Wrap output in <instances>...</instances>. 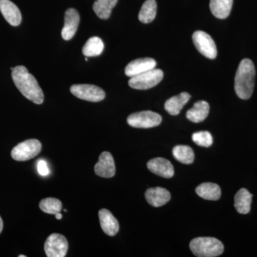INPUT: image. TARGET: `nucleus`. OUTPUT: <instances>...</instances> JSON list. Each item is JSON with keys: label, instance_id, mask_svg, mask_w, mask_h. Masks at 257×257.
<instances>
[{"label": "nucleus", "instance_id": "9", "mask_svg": "<svg viewBox=\"0 0 257 257\" xmlns=\"http://www.w3.org/2000/svg\"><path fill=\"white\" fill-rule=\"evenodd\" d=\"M68 251V242L60 234H52L49 236L45 243V251L48 257H64Z\"/></svg>", "mask_w": 257, "mask_h": 257}, {"label": "nucleus", "instance_id": "32", "mask_svg": "<svg viewBox=\"0 0 257 257\" xmlns=\"http://www.w3.org/2000/svg\"><path fill=\"white\" fill-rule=\"evenodd\" d=\"M85 60H86V61H87H87H88V58H87H87H85Z\"/></svg>", "mask_w": 257, "mask_h": 257}, {"label": "nucleus", "instance_id": "30", "mask_svg": "<svg viewBox=\"0 0 257 257\" xmlns=\"http://www.w3.org/2000/svg\"><path fill=\"white\" fill-rule=\"evenodd\" d=\"M55 217L56 219H59V220H60V219H62V214H61L60 212L57 213V214H55Z\"/></svg>", "mask_w": 257, "mask_h": 257}, {"label": "nucleus", "instance_id": "14", "mask_svg": "<svg viewBox=\"0 0 257 257\" xmlns=\"http://www.w3.org/2000/svg\"><path fill=\"white\" fill-rule=\"evenodd\" d=\"M0 12L12 26H18L21 23V13L13 2L10 0H0Z\"/></svg>", "mask_w": 257, "mask_h": 257}, {"label": "nucleus", "instance_id": "16", "mask_svg": "<svg viewBox=\"0 0 257 257\" xmlns=\"http://www.w3.org/2000/svg\"><path fill=\"white\" fill-rule=\"evenodd\" d=\"M99 221L101 229L108 236H113L117 234L119 224L114 215L106 209H101L99 211Z\"/></svg>", "mask_w": 257, "mask_h": 257}, {"label": "nucleus", "instance_id": "1", "mask_svg": "<svg viewBox=\"0 0 257 257\" xmlns=\"http://www.w3.org/2000/svg\"><path fill=\"white\" fill-rule=\"evenodd\" d=\"M15 86L24 96L37 104L44 101V94L35 77L25 66H17L12 70Z\"/></svg>", "mask_w": 257, "mask_h": 257}, {"label": "nucleus", "instance_id": "28", "mask_svg": "<svg viewBox=\"0 0 257 257\" xmlns=\"http://www.w3.org/2000/svg\"><path fill=\"white\" fill-rule=\"evenodd\" d=\"M37 170H38L39 174L42 176H47L50 174V170H49L48 166L45 160L39 161L37 163Z\"/></svg>", "mask_w": 257, "mask_h": 257}, {"label": "nucleus", "instance_id": "24", "mask_svg": "<svg viewBox=\"0 0 257 257\" xmlns=\"http://www.w3.org/2000/svg\"><path fill=\"white\" fill-rule=\"evenodd\" d=\"M157 8V3L155 0H147L144 3L139 13L140 21L145 24L152 23L156 17Z\"/></svg>", "mask_w": 257, "mask_h": 257}, {"label": "nucleus", "instance_id": "26", "mask_svg": "<svg viewBox=\"0 0 257 257\" xmlns=\"http://www.w3.org/2000/svg\"><path fill=\"white\" fill-rule=\"evenodd\" d=\"M40 208L42 211L49 214L60 213L62 209V204L60 200L56 198H46L42 199L40 203Z\"/></svg>", "mask_w": 257, "mask_h": 257}, {"label": "nucleus", "instance_id": "29", "mask_svg": "<svg viewBox=\"0 0 257 257\" xmlns=\"http://www.w3.org/2000/svg\"><path fill=\"white\" fill-rule=\"evenodd\" d=\"M3 219H2L1 216H0V234H1L2 231H3Z\"/></svg>", "mask_w": 257, "mask_h": 257}, {"label": "nucleus", "instance_id": "4", "mask_svg": "<svg viewBox=\"0 0 257 257\" xmlns=\"http://www.w3.org/2000/svg\"><path fill=\"white\" fill-rule=\"evenodd\" d=\"M163 77V72L160 69L155 68L131 77L128 85L133 89L146 90L160 84Z\"/></svg>", "mask_w": 257, "mask_h": 257}, {"label": "nucleus", "instance_id": "5", "mask_svg": "<svg viewBox=\"0 0 257 257\" xmlns=\"http://www.w3.org/2000/svg\"><path fill=\"white\" fill-rule=\"evenodd\" d=\"M42 150V145L35 139L25 140L15 146L11 152V156L15 160L24 162L37 156Z\"/></svg>", "mask_w": 257, "mask_h": 257}, {"label": "nucleus", "instance_id": "22", "mask_svg": "<svg viewBox=\"0 0 257 257\" xmlns=\"http://www.w3.org/2000/svg\"><path fill=\"white\" fill-rule=\"evenodd\" d=\"M117 2L118 0H96L93 5V10L99 18L107 20Z\"/></svg>", "mask_w": 257, "mask_h": 257}, {"label": "nucleus", "instance_id": "27", "mask_svg": "<svg viewBox=\"0 0 257 257\" xmlns=\"http://www.w3.org/2000/svg\"><path fill=\"white\" fill-rule=\"evenodd\" d=\"M192 140L198 146L209 147L213 144L212 136L209 132L202 131L194 133Z\"/></svg>", "mask_w": 257, "mask_h": 257}, {"label": "nucleus", "instance_id": "20", "mask_svg": "<svg viewBox=\"0 0 257 257\" xmlns=\"http://www.w3.org/2000/svg\"><path fill=\"white\" fill-rule=\"evenodd\" d=\"M196 193L202 199L211 201L219 200L221 194L219 186L210 182L198 186L196 188Z\"/></svg>", "mask_w": 257, "mask_h": 257}, {"label": "nucleus", "instance_id": "6", "mask_svg": "<svg viewBox=\"0 0 257 257\" xmlns=\"http://www.w3.org/2000/svg\"><path fill=\"white\" fill-rule=\"evenodd\" d=\"M126 121L133 127L148 128L160 125L162 116L154 111H143L130 114Z\"/></svg>", "mask_w": 257, "mask_h": 257}, {"label": "nucleus", "instance_id": "23", "mask_svg": "<svg viewBox=\"0 0 257 257\" xmlns=\"http://www.w3.org/2000/svg\"><path fill=\"white\" fill-rule=\"evenodd\" d=\"M104 47V43L99 37H91L83 47V55L87 57H96L102 53Z\"/></svg>", "mask_w": 257, "mask_h": 257}, {"label": "nucleus", "instance_id": "13", "mask_svg": "<svg viewBox=\"0 0 257 257\" xmlns=\"http://www.w3.org/2000/svg\"><path fill=\"white\" fill-rule=\"evenodd\" d=\"M156 61L152 58H140L133 61L125 68V74L127 77H133L143 74L156 67Z\"/></svg>", "mask_w": 257, "mask_h": 257}, {"label": "nucleus", "instance_id": "25", "mask_svg": "<svg viewBox=\"0 0 257 257\" xmlns=\"http://www.w3.org/2000/svg\"><path fill=\"white\" fill-rule=\"evenodd\" d=\"M174 157L182 164L190 165L194 160V151L190 147L186 145H177L172 150Z\"/></svg>", "mask_w": 257, "mask_h": 257}, {"label": "nucleus", "instance_id": "15", "mask_svg": "<svg viewBox=\"0 0 257 257\" xmlns=\"http://www.w3.org/2000/svg\"><path fill=\"white\" fill-rule=\"evenodd\" d=\"M147 202L155 207H160L167 204L171 199V194L167 189L155 187L147 189L145 193Z\"/></svg>", "mask_w": 257, "mask_h": 257}, {"label": "nucleus", "instance_id": "7", "mask_svg": "<svg viewBox=\"0 0 257 257\" xmlns=\"http://www.w3.org/2000/svg\"><path fill=\"white\" fill-rule=\"evenodd\" d=\"M70 92L79 99L92 102H98L105 98L104 91L92 84H74L70 87Z\"/></svg>", "mask_w": 257, "mask_h": 257}, {"label": "nucleus", "instance_id": "17", "mask_svg": "<svg viewBox=\"0 0 257 257\" xmlns=\"http://www.w3.org/2000/svg\"><path fill=\"white\" fill-rule=\"evenodd\" d=\"M191 96L189 93L182 92L179 95L172 96L165 102V109L171 115L179 114L184 106L188 102Z\"/></svg>", "mask_w": 257, "mask_h": 257}, {"label": "nucleus", "instance_id": "11", "mask_svg": "<svg viewBox=\"0 0 257 257\" xmlns=\"http://www.w3.org/2000/svg\"><path fill=\"white\" fill-rule=\"evenodd\" d=\"M80 18L78 12L73 8L66 11L64 15V25L62 30V37L64 40H70L78 29Z\"/></svg>", "mask_w": 257, "mask_h": 257}, {"label": "nucleus", "instance_id": "19", "mask_svg": "<svg viewBox=\"0 0 257 257\" xmlns=\"http://www.w3.org/2000/svg\"><path fill=\"white\" fill-rule=\"evenodd\" d=\"M209 105L206 101H199L187 112V118L194 123L202 122L207 117Z\"/></svg>", "mask_w": 257, "mask_h": 257}, {"label": "nucleus", "instance_id": "18", "mask_svg": "<svg viewBox=\"0 0 257 257\" xmlns=\"http://www.w3.org/2000/svg\"><path fill=\"white\" fill-rule=\"evenodd\" d=\"M252 194L247 189H239L234 197V207L236 211L241 214H246L251 210Z\"/></svg>", "mask_w": 257, "mask_h": 257}, {"label": "nucleus", "instance_id": "12", "mask_svg": "<svg viewBox=\"0 0 257 257\" xmlns=\"http://www.w3.org/2000/svg\"><path fill=\"white\" fill-rule=\"evenodd\" d=\"M147 167L152 173L164 178H172L175 175L173 165L170 161L162 157H157L149 161Z\"/></svg>", "mask_w": 257, "mask_h": 257}, {"label": "nucleus", "instance_id": "8", "mask_svg": "<svg viewBox=\"0 0 257 257\" xmlns=\"http://www.w3.org/2000/svg\"><path fill=\"white\" fill-rule=\"evenodd\" d=\"M193 42L197 50L209 59H215L217 50L215 42L211 36L203 31H197L193 34Z\"/></svg>", "mask_w": 257, "mask_h": 257}, {"label": "nucleus", "instance_id": "21", "mask_svg": "<svg viewBox=\"0 0 257 257\" xmlns=\"http://www.w3.org/2000/svg\"><path fill=\"white\" fill-rule=\"evenodd\" d=\"M233 0H210V10L216 18L226 19L229 16Z\"/></svg>", "mask_w": 257, "mask_h": 257}, {"label": "nucleus", "instance_id": "2", "mask_svg": "<svg viewBox=\"0 0 257 257\" xmlns=\"http://www.w3.org/2000/svg\"><path fill=\"white\" fill-rule=\"evenodd\" d=\"M254 64L249 59H243L240 62L234 79L236 94L241 99H248L252 95L254 89Z\"/></svg>", "mask_w": 257, "mask_h": 257}, {"label": "nucleus", "instance_id": "10", "mask_svg": "<svg viewBox=\"0 0 257 257\" xmlns=\"http://www.w3.org/2000/svg\"><path fill=\"white\" fill-rule=\"evenodd\" d=\"M94 172L96 175L104 178L114 177L116 169L114 159L109 152H104L101 154L97 163L94 166Z\"/></svg>", "mask_w": 257, "mask_h": 257}, {"label": "nucleus", "instance_id": "3", "mask_svg": "<svg viewBox=\"0 0 257 257\" xmlns=\"http://www.w3.org/2000/svg\"><path fill=\"white\" fill-rule=\"evenodd\" d=\"M191 251L199 257H216L224 251V245L214 237H197L189 244Z\"/></svg>", "mask_w": 257, "mask_h": 257}, {"label": "nucleus", "instance_id": "31", "mask_svg": "<svg viewBox=\"0 0 257 257\" xmlns=\"http://www.w3.org/2000/svg\"><path fill=\"white\" fill-rule=\"evenodd\" d=\"M19 257H26V256H25V255H20Z\"/></svg>", "mask_w": 257, "mask_h": 257}]
</instances>
